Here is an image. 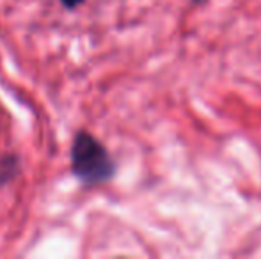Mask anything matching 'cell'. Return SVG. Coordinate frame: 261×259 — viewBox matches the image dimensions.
Instances as JSON below:
<instances>
[{"label": "cell", "instance_id": "2", "mask_svg": "<svg viewBox=\"0 0 261 259\" xmlns=\"http://www.w3.org/2000/svg\"><path fill=\"white\" fill-rule=\"evenodd\" d=\"M61 2H62V6L68 7V9H75V7H79L84 0H61Z\"/></svg>", "mask_w": 261, "mask_h": 259}, {"label": "cell", "instance_id": "1", "mask_svg": "<svg viewBox=\"0 0 261 259\" xmlns=\"http://www.w3.org/2000/svg\"><path fill=\"white\" fill-rule=\"evenodd\" d=\"M71 169L84 183L96 185L112 180L116 174V163L101 142L87 131H79L71 146Z\"/></svg>", "mask_w": 261, "mask_h": 259}]
</instances>
